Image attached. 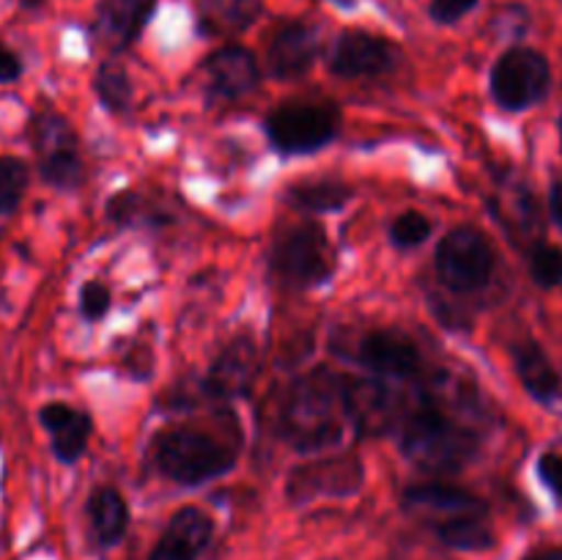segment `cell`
<instances>
[{
	"instance_id": "1",
	"label": "cell",
	"mask_w": 562,
	"mask_h": 560,
	"mask_svg": "<svg viewBox=\"0 0 562 560\" xmlns=\"http://www.w3.org/2000/svg\"><path fill=\"white\" fill-rule=\"evenodd\" d=\"M344 384V373H333L327 368H316L291 384L280 406V437L296 453H327L344 443L351 428Z\"/></svg>"
},
{
	"instance_id": "2",
	"label": "cell",
	"mask_w": 562,
	"mask_h": 560,
	"mask_svg": "<svg viewBox=\"0 0 562 560\" xmlns=\"http://www.w3.org/2000/svg\"><path fill=\"white\" fill-rule=\"evenodd\" d=\"M398 432L406 459L431 475L461 472L477 453V434L428 399L409 410Z\"/></svg>"
},
{
	"instance_id": "3",
	"label": "cell",
	"mask_w": 562,
	"mask_h": 560,
	"mask_svg": "<svg viewBox=\"0 0 562 560\" xmlns=\"http://www.w3.org/2000/svg\"><path fill=\"white\" fill-rule=\"evenodd\" d=\"M236 445L223 443L198 426H170L154 437V467L179 486H201L236 467Z\"/></svg>"
},
{
	"instance_id": "4",
	"label": "cell",
	"mask_w": 562,
	"mask_h": 560,
	"mask_svg": "<svg viewBox=\"0 0 562 560\" xmlns=\"http://www.w3.org/2000/svg\"><path fill=\"white\" fill-rule=\"evenodd\" d=\"M27 141L36 154V170L44 184L58 192L80 190L86 181V163L80 154V137L66 115L36 110L27 121Z\"/></svg>"
},
{
	"instance_id": "5",
	"label": "cell",
	"mask_w": 562,
	"mask_h": 560,
	"mask_svg": "<svg viewBox=\"0 0 562 560\" xmlns=\"http://www.w3.org/2000/svg\"><path fill=\"white\" fill-rule=\"evenodd\" d=\"M338 267L335 247L318 223H300L278 236L272 247V269L289 289H316L329 283Z\"/></svg>"
},
{
	"instance_id": "6",
	"label": "cell",
	"mask_w": 562,
	"mask_h": 560,
	"mask_svg": "<svg viewBox=\"0 0 562 560\" xmlns=\"http://www.w3.org/2000/svg\"><path fill=\"white\" fill-rule=\"evenodd\" d=\"M263 130L285 157L316 154L338 135L340 110L333 102H285L267 115Z\"/></svg>"
},
{
	"instance_id": "7",
	"label": "cell",
	"mask_w": 562,
	"mask_h": 560,
	"mask_svg": "<svg viewBox=\"0 0 562 560\" xmlns=\"http://www.w3.org/2000/svg\"><path fill=\"white\" fill-rule=\"evenodd\" d=\"M552 88V66L532 47H510L492 69V97L508 113L536 108Z\"/></svg>"
},
{
	"instance_id": "8",
	"label": "cell",
	"mask_w": 562,
	"mask_h": 560,
	"mask_svg": "<svg viewBox=\"0 0 562 560\" xmlns=\"http://www.w3.org/2000/svg\"><path fill=\"white\" fill-rule=\"evenodd\" d=\"M437 275L456 294L481 291L494 275V247L483 231L459 225L437 247Z\"/></svg>"
},
{
	"instance_id": "9",
	"label": "cell",
	"mask_w": 562,
	"mask_h": 560,
	"mask_svg": "<svg viewBox=\"0 0 562 560\" xmlns=\"http://www.w3.org/2000/svg\"><path fill=\"white\" fill-rule=\"evenodd\" d=\"M366 483V467L355 453L316 456L294 467L285 481L291 505H307L318 497H351Z\"/></svg>"
},
{
	"instance_id": "10",
	"label": "cell",
	"mask_w": 562,
	"mask_h": 560,
	"mask_svg": "<svg viewBox=\"0 0 562 560\" xmlns=\"http://www.w3.org/2000/svg\"><path fill=\"white\" fill-rule=\"evenodd\" d=\"M344 393L349 426L360 437H384L393 428L404 426L406 415H409L404 410V399L384 379L346 377Z\"/></svg>"
},
{
	"instance_id": "11",
	"label": "cell",
	"mask_w": 562,
	"mask_h": 560,
	"mask_svg": "<svg viewBox=\"0 0 562 560\" xmlns=\"http://www.w3.org/2000/svg\"><path fill=\"white\" fill-rule=\"evenodd\" d=\"M395 64H398V47L368 31H344L327 55L329 71L346 80L387 75Z\"/></svg>"
},
{
	"instance_id": "12",
	"label": "cell",
	"mask_w": 562,
	"mask_h": 560,
	"mask_svg": "<svg viewBox=\"0 0 562 560\" xmlns=\"http://www.w3.org/2000/svg\"><path fill=\"white\" fill-rule=\"evenodd\" d=\"M357 362L384 379H415L423 368V355L401 329H373L357 344Z\"/></svg>"
},
{
	"instance_id": "13",
	"label": "cell",
	"mask_w": 562,
	"mask_h": 560,
	"mask_svg": "<svg viewBox=\"0 0 562 560\" xmlns=\"http://www.w3.org/2000/svg\"><path fill=\"white\" fill-rule=\"evenodd\" d=\"M157 0H99L91 22V38L108 53H124L140 38Z\"/></svg>"
},
{
	"instance_id": "14",
	"label": "cell",
	"mask_w": 562,
	"mask_h": 560,
	"mask_svg": "<svg viewBox=\"0 0 562 560\" xmlns=\"http://www.w3.org/2000/svg\"><path fill=\"white\" fill-rule=\"evenodd\" d=\"M258 346L250 335H236L212 362L206 377L201 379V395L217 401L239 399L256 379Z\"/></svg>"
},
{
	"instance_id": "15",
	"label": "cell",
	"mask_w": 562,
	"mask_h": 560,
	"mask_svg": "<svg viewBox=\"0 0 562 560\" xmlns=\"http://www.w3.org/2000/svg\"><path fill=\"white\" fill-rule=\"evenodd\" d=\"M318 31L307 22H285L267 49V69L274 80H300L318 58Z\"/></svg>"
},
{
	"instance_id": "16",
	"label": "cell",
	"mask_w": 562,
	"mask_h": 560,
	"mask_svg": "<svg viewBox=\"0 0 562 560\" xmlns=\"http://www.w3.org/2000/svg\"><path fill=\"white\" fill-rule=\"evenodd\" d=\"M38 423L49 434V448L60 464H77L86 456L93 434V421L86 410L66 401H47L38 406Z\"/></svg>"
},
{
	"instance_id": "17",
	"label": "cell",
	"mask_w": 562,
	"mask_h": 560,
	"mask_svg": "<svg viewBox=\"0 0 562 560\" xmlns=\"http://www.w3.org/2000/svg\"><path fill=\"white\" fill-rule=\"evenodd\" d=\"M214 522L195 505H184L170 516L168 527L148 552V560H198L212 544Z\"/></svg>"
},
{
	"instance_id": "18",
	"label": "cell",
	"mask_w": 562,
	"mask_h": 560,
	"mask_svg": "<svg viewBox=\"0 0 562 560\" xmlns=\"http://www.w3.org/2000/svg\"><path fill=\"white\" fill-rule=\"evenodd\" d=\"M203 75H206L209 91L220 99L245 97V93L256 91L258 80H261L256 55L239 44H228L209 55L203 60Z\"/></svg>"
},
{
	"instance_id": "19",
	"label": "cell",
	"mask_w": 562,
	"mask_h": 560,
	"mask_svg": "<svg viewBox=\"0 0 562 560\" xmlns=\"http://www.w3.org/2000/svg\"><path fill=\"white\" fill-rule=\"evenodd\" d=\"M404 508L420 516L428 527L461 514H486V503L450 483H417L404 492Z\"/></svg>"
},
{
	"instance_id": "20",
	"label": "cell",
	"mask_w": 562,
	"mask_h": 560,
	"mask_svg": "<svg viewBox=\"0 0 562 560\" xmlns=\"http://www.w3.org/2000/svg\"><path fill=\"white\" fill-rule=\"evenodd\" d=\"M261 14L263 0H195V25L206 38L241 36Z\"/></svg>"
},
{
	"instance_id": "21",
	"label": "cell",
	"mask_w": 562,
	"mask_h": 560,
	"mask_svg": "<svg viewBox=\"0 0 562 560\" xmlns=\"http://www.w3.org/2000/svg\"><path fill=\"white\" fill-rule=\"evenodd\" d=\"M510 355H514V366L521 384H525V390L538 401V404L552 406L562 401L560 371L554 368V362L549 360V355L536 344V340H519V344H514Z\"/></svg>"
},
{
	"instance_id": "22",
	"label": "cell",
	"mask_w": 562,
	"mask_h": 560,
	"mask_svg": "<svg viewBox=\"0 0 562 560\" xmlns=\"http://www.w3.org/2000/svg\"><path fill=\"white\" fill-rule=\"evenodd\" d=\"M86 516L93 541L102 549L119 547L130 530V505L113 486L93 489L86 503Z\"/></svg>"
},
{
	"instance_id": "23",
	"label": "cell",
	"mask_w": 562,
	"mask_h": 560,
	"mask_svg": "<svg viewBox=\"0 0 562 560\" xmlns=\"http://www.w3.org/2000/svg\"><path fill=\"white\" fill-rule=\"evenodd\" d=\"M434 536L442 547L459 549V552H483L497 544L486 514H461L431 525Z\"/></svg>"
},
{
	"instance_id": "24",
	"label": "cell",
	"mask_w": 562,
	"mask_h": 560,
	"mask_svg": "<svg viewBox=\"0 0 562 560\" xmlns=\"http://www.w3.org/2000/svg\"><path fill=\"white\" fill-rule=\"evenodd\" d=\"M355 198L349 184L340 179H313V181H296L285 190V201L300 212L311 214H329L344 209L346 203Z\"/></svg>"
},
{
	"instance_id": "25",
	"label": "cell",
	"mask_w": 562,
	"mask_h": 560,
	"mask_svg": "<svg viewBox=\"0 0 562 560\" xmlns=\"http://www.w3.org/2000/svg\"><path fill=\"white\" fill-rule=\"evenodd\" d=\"M93 91L110 113H126L132 104V80L119 60H102L93 77Z\"/></svg>"
},
{
	"instance_id": "26",
	"label": "cell",
	"mask_w": 562,
	"mask_h": 560,
	"mask_svg": "<svg viewBox=\"0 0 562 560\" xmlns=\"http://www.w3.org/2000/svg\"><path fill=\"white\" fill-rule=\"evenodd\" d=\"M104 214H108L110 223L121 225V228H130V225H159L168 223L165 217H157V209L146 201L143 195H137L135 190H121L104 203Z\"/></svg>"
},
{
	"instance_id": "27",
	"label": "cell",
	"mask_w": 562,
	"mask_h": 560,
	"mask_svg": "<svg viewBox=\"0 0 562 560\" xmlns=\"http://www.w3.org/2000/svg\"><path fill=\"white\" fill-rule=\"evenodd\" d=\"M31 184V168L14 154H0V217H9L20 209Z\"/></svg>"
},
{
	"instance_id": "28",
	"label": "cell",
	"mask_w": 562,
	"mask_h": 560,
	"mask_svg": "<svg viewBox=\"0 0 562 560\" xmlns=\"http://www.w3.org/2000/svg\"><path fill=\"white\" fill-rule=\"evenodd\" d=\"M431 231V220L423 212H415V209H412V212L398 214V217L393 220V225H390V242H393L398 250H412V247H420L423 242H428Z\"/></svg>"
},
{
	"instance_id": "29",
	"label": "cell",
	"mask_w": 562,
	"mask_h": 560,
	"mask_svg": "<svg viewBox=\"0 0 562 560\" xmlns=\"http://www.w3.org/2000/svg\"><path fill=\"white\" fill-rule=\"evenodd\" d=\"M530 278L541 289H558L562 285V250L541 242L530 250Z\"/></svg>"
},
{
	"instance_id": "30",
	"label": "cell",
	"mask_w": 562,
	"mask_h": 560,
	"mask_svg": "<svg viewBox=\"0 0 562 560\" xmlns=\"http://www.w3.org/2000/svg\"><path fill=\"white\" fill-rule=\"evenodd\" d=\"M110 305H113V294H110V285L102 280H88L80 289V316L86 322H102L108 316Z\"/></svg>"
},
{
	"instance_id": "31",
	"label": "cell",
	"mask_w": 562,
	"mask_h": 560,
	"mask_svg": "<svg viewBox=\"0 0 562 560\" xmlns=\"http://www.w3.org/2000/svg\"><path fill=\"white\" fill-rule=\"evenodd\" d=\"M475 5L477 0H431V3H428V16H431L437 25H456V22L464 20Z\"/></svg>"
},
{
	"instance_id": "32",
	"label": "cell",
	"mask_w": 562,
	"mask_h": 560,
	"mask_svg": "<svg viewBox=\"0 0 562 560\" xmlns=\"http://www.w3.org/2000/svg\"><path fill=\"white\" fill-rule=\"evenodd\" d=\"M536 472L538 478H541L543 486L552 492L554 503L562 505V453H554V450L543 453L541 459H538Z\"/></svg>"
},
{
	"instance_id": "33",
	"label": "cell",
	"mask_w": 562,
	"mask_h": 560,
	"mask_svg": "<svg viewBox=\"0 0 562 560\" xmlns=\"http://www.w3.org/2000/svg\"><path fill=\"white\" fill-rule=\"evenodd\" d=\"M22 75H25V64H22V58L16 55V49H11L9 44L0 42V86H11V82L20 80Z\"/></svg>"
},
{
	"instance_id": "34",
	"label": "cell",
	"mask_w": 562,
	"mask_h": 560,
	"mask_svg": "<svg viewBox=\"0 0 562 560\" xmlns=\"http://www.w3.org/2000/svg\"><path fill=\"white\" fill-rule=\"evenodd\" d=\"M395 560H453L448 558L445 552L439 549H426V547H406L395 555Z\"/></svg>"
},
{
	"instance_id": "35",
	"label": "cell",
	"mask_w": 562,
	"mask_h": 560,
	"mask_svg": "<svg viewBox=\"0 0 562 560\" xmlns=\"http://www.w3.org/2000/svg\"><path fill=\"white\" fill-rule=\"evenodd\" d=\"M549 212H552V220L562 228V179L554 181L552 192H549Z\"/></svg>"
},
{
	"instance_id": "36",
	"label": "cell",
	"mask_w": 562,
	"mask_h": 560,
	"mask_svg": "<svg viewBox=\"0 0 562 560\" xmlns=\"http://www.w3.org/2000/svg\"><path fill=\"white\" fill-rule=\"evenodd\" d=\"M525 560H562V547H547V549H536V552L527 555Z\"/></svg>"
},
{
	"instance_id": "37",
	"label": "cell",
	"mask_w": 562,
	"mask_h": 560,
	"mask_svg": "<svg viewBox=\"0 0 562 560\" xmlns=\"http://www.w3.org/2000/svg\"><path fill=\"white\" fill-rule=\"evenodd\" d=\"M558 126H560V148H562V113H560V124Z\"/></svg>"
}]
</instances>
